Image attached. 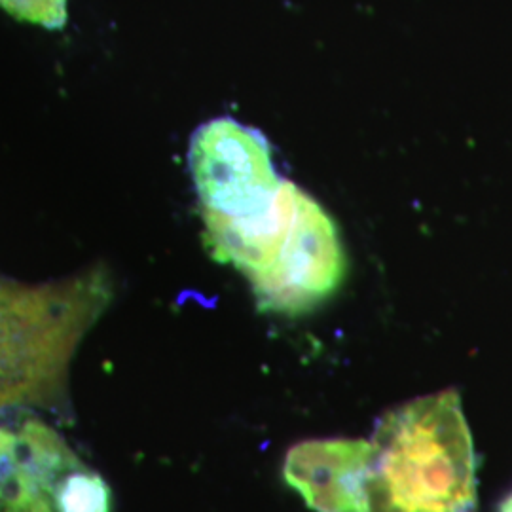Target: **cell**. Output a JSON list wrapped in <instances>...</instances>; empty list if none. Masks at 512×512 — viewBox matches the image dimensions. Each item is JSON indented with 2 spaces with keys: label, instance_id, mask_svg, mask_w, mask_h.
Segmentation results:
<instances>
[{
  "label": "cell",
  "instance_id": "cell-1",
  "mask_svg": "<svg viewBox=\"0 0 512 512\" xmlns=\"http://www.w3.org/2000/svg\"><path fill=\"white\" fill-rule=\"evenodd\" d=\"M476 501L475 446L456 389L378 421L361 512H476Z\"/></svg>",
  "mask_w": 512,
  "mask_h": 512
},
{
  "label": "cell",
  "instance_id": "cell-2",
  "mask_svg": "<svg viewBox=\"0 0 512 512\" xmlns=\"http://www.w3.org/2000/svg\"><path fill=\"white\" fill-rule=\"evenodd\" d=\"M110 300L105 268L37 285L0 277V412L59 403L74 353Z\"/></svg>",
  "mask_w": 512,
  "mask_h": 512
},
{
  "label": "cell",
  "instance_id": "cell-3",
  "mask_svg": "<svg viewBox=\"0 0 512 512\" xmlns=\"http://www.w3.org/2000/svg\"><path fill=\"white\" fill-rule=\"evenodd\" d=\"M0 512H112L107 480L54 427L0 425Z\"/></svg>",
  "mask_w": 512,
  "mask_h": 512
},
{
  "label": "cell",
  "instance_id": "cell-4",
  "mask_svg": "<svg viewBox=\"0 0 512 512\" xmlns=\"http://www.w3.org/2000/svg\"><path fill=\"white\" fill-rule=\"evenodd\" d=\"M188 158L203 224L260 217L274 207L285 184L266 137L234 118L203 124L192 137Z\"/></svg>",
  "mask_w": 512,
  "mask_h": 512
},
{
  "label": "cell",
  "instance_id": "cell-5",
  "mask_svg": "<svg viewBox=\"0 0 512 512\" xmlns=\"http://www.w3.org/2000/svg\"><path fill=\"white\" fill-rule=\"evenodd\" d=\"M346 270L348 260L334 220L298 188L268 268L249 283L260 310L296 315L336 293Z\"/></svg>",
  "mask_w": 512,
  "mask_h": 512
},
{
  "label": "cell",
  "instance_id": "cell-6",
  "mask_svg": "<svg viewBox=\"0 0 512 512\" xmlns=\"http://www.w3.org/2000/svg\"><path fill=\"white\" fill-rule=\"evenodd\" d=\"M370 440H304L285 458L283 476L315 512H361Z\"/></svg>",
  "mask_w": 512,
  "mask_h": 512
},
{
  "label": "cell",
  "instance_id": "cell-7",
  "mask_svg": "<svg viewBox=\"0 0 512 512\" xmlns=\"http://www.w3.org/2000/svg\"><path fill=\"white\" fill-rule=\"evenodd\" d=\"M0 8L44 29H61L67 21V0H0Z\"/></svg>",
  "mask_w": 512,
  "mask_h": 512
},
{
  "label": "cell",
  "instance_id": "cell-8",
  "mask_svg": "<svg viewBox=\"0 0 512 512\" xmlns=\"http://www.w3.org/2000/svg\"><path fill=\"white\" fill-rule=\"evenodd\" d=\"M499 512H512V494L501 503V507H499Z\"/></svg>",
  "mask_w": 512,
  "mask_h": 512
}]
</instances>
